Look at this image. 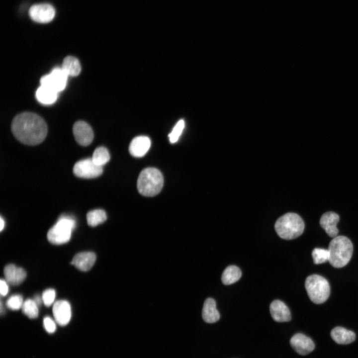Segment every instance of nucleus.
<instances>
[{
  "instance_id": "obj_1",
  "label": "nucleus",
  "mask_w": 358,
  "mask_h": 358,
  "mask_svg": "<svg viewBox=\"0 0 358 358\" xmlns=\"http://www.w3.org/2000/svg\"><path fill=\"white\" fill-rule=\"evenodd\" d=\"M11 129L19 141L28 145L41 143L47 134V126L44 120L38 114L30 112L16 115L11 122Z\"/></svg>"
},
{
  "instance_id": "obj_2",
  "label": "nucleus",
  "mask_w": 358,
  "mask_h": 358,
  "mask_svg": "<svg viewBox=\"0 0 358 358\" xmlns=\"http://www.w3.org/2000/svg\"><path fill=\"white\" fill-rule=\"evenodd\" d=\"M328 250V262L333 267L340 268L346 266L350 261L353 252V246L349 238L339 236L332 240Z\"/></svg>"
},
{
  "instance_id": "obj_3",
  "label": "nucleus",
  "mask_w": 358,
  "mask_h": 358,
  "mask_svg": "<svg viewBox=\"0 0 358 358\" xmlns=\"http://www.w3.org/2000/svg\"><path fill=\"white\" fill-rule=\"evenodd\" d=\"M274 228L281 238L291 240L297 238L302 234L304 229V223L299 215L289 212L282 215L276 220Z\"/></svg>"
},
{
  "instance_id": "obj_4",
  "label": "nucleus",
  "mask_w": 358,
  "mask_h": 358,
  "mask_svg": "<svg viewBox=\"0 0 358 358\" xmlns=\"http://www.w3.org/2000/svg\"><path fill=\"white\" fill-rule=\"evenodd\" d=\"M163 183L161 172L156 168H148L144 169L138 177L137 189L144 196H153L160 192Z\"/></svg>"
},
{
  "instance_id": "obj_5",
  "label": "nucleus",
  "mask_w": 358,
  "mask_h": 358,
  "mask_svg": "<svg viewBox=\"0 0 358 358\" xmlns=\"http://www.w3.org/2000/svg\"><path fill=\"white\" fill-rule=\"evenodd\" d=\"M305 287L310 299L314 303H323L329 297V284L322 276L312 274L308 276L305 280Z\"/></svg>"
},
{
  "instance_id": "obj_6",
  "label": "nucleus",
  "mask_w": 358,
  "mask_h": 358,
  "mask_svg": "<svg viewBox=\"0 0 358 358\" xmlns=\"http://www.w3.org/2000/svg\"><path fill=\"white\" fill-rule=\"evenodd\" d=\"M76 226L74 219L69 216H62L50 228L47 233V239L52 244L60 245L68 242L72 232Z\"/></svg>"
},
{
  "instance_id": "obj_7",
  "label": "nucleus",
  "mask_w": 358,
  "mask_h": 358,
  "mask_svg": "<svg viewBox=\"0 0 358 358\" xmlns=\"http://www.w3.org/2000/svg\"><path fill=\"white\" fill-rule=\"evenodd\" d=\"M68 76L61 68L57 67L51 72L42 76L40 80L41 85L50 88L58 93L66 88Z\"/></svg>"
},
{
  "instance_id": "obj_8",
  "label": "nucleus",
  "mask_w": 358,
  "mask_h": 358,
  "mask_svg": "<svg viewBox=\"0 0 358 358\" xmlns=\"http://www.w3.org/2000/svg\"><path fill=\"white\" fill-rule=\"evenodd\" d=\"M102 172V167L95 164L91 158L80 160L76 163L73 167L74 174L79 178H95L100 176Z\"/></svg>"
},
{
  "instance_id": "obj_9",
  "label": "nucleus",
  "mask_w": 358,
  "mask_h": 358,
  "mask_svg": "<svg viewBox=\"0 0 358 358\" xmlns=\"http://www.w3.org/2000/svg\"><path fill=\"white\" fill-rule=\"evenodd\" d=\"M29 15L33 21L45 23L53 20L55 15V10L53 6L48 3L36 4L30 7Z\"/></svg>"
},
{
  "instance_id": "obj_10",
  "label": "nucleus",
  "mask_w": 358,
  "mask_h": 358,
  "mask_svg": "<svg viewBox=\"0 0 358 358\" xmlns=\"http://www.w3.org/2000/svg\"><path fill=\"white\" fill-rule=\"evenodd\" d=\"M74 136L77 143L81 146H87L93 139V132L91 126L84 121L75 122L73 127Z\"/></svg>"
},
{
  "instance_id": "obj_11",
  "label": "nucleus",
  "mask_w": 358,
  "mask_h": 358,
  "mask_svg": "<svg viewBox=\"0 0 358 358\" xmlns=\"http://www.w3.org/2000/svg\"><path fill=\"white\" fill-rule=\"evenodd\" d=\"M290 344L293 350L300 355H307L315 348L312 339L301 333L293 335L290 339Z\"/></svg>"
},
{
  "instance_id": "obj_12",
  "label": "nucleus",
  "mask_w": 358,
  "mask_h": 358,
  "mask_svg": "<svg viewBox=\"0 0 358 358\" xmlns=\"http://www.w3.org/2000/svg\"><path fill=\"white\" fill-rule=\"evenodd\" d=\"M53 313L56 322L61 326H65L71 319V306L66 300H58L53 305Z\"/></svg>"
},
{
  "instance_id": "obj_13",
  "label": "nucleus",
  "mask_w": 358,
  "mask_h": 358,
  "mask_svg": "<svg viewBox=\"0 0 358 358\" xmlns=\"http://www.w3.org/2000/svg\"><path fill=\"white\" fill-rule=\"evenodd\" d=\"M339 220V216L335 212H326L321 216L320 225L330 237L335 238L339 232L337 225Z\"/></svg>"
},
{
  "instance_id": "obj_14",
  "label": "nucleus",
  "mask_w": 358,
  "mask_h": 358,
  "mask_svg": "<svg viewBox=\"0 0 358 358\" xmlns=\"http://www.w3.org/2000/svg\"><path fill=\"white\" fill-rule=\"evenodd\" d=\"M269 310L272 319L276 322H288L291 320L289 308L279 300H274L271 303Z\"/></svg>"
},
{
  "instance_id": "obj_15",
  "label": "nucleus",
  "mask_w": 358,
  "mask_h": 358,
  "mask_svg": "<svg viewBox=\"0 0 358 358\" xmlns=\"http://www.w3.org/2000/svg\"><path fill=\"white\" fill-rule=\"evenodd\" d=\"M151 146V141L149 137L140 136L134 138L131 142L129 151L135 157H142L148 151Z\"/></svg>"
},
{
  "instance_id": "obj_16",
  "label": "nucleus",
  "mask_w": 358,
  "mask_h": 358,
  "mask_svg": "<svg viewBox=\"0 0 358 358\" xmlns=\"http://www.w3.org/2000/svg\"><path fill=\"white\" fill-rule=\"evenodd\" d=\"M95 260L96 255L94 253L82 252L76 254L74 257L71 264L75 266L81 271H86L92 268Z\"/></svg>"
},
{
  "instance_id": "obj_17",
  "label": "nucleus",
  "mask_w": 358,
  "mask_h": 358,
  "mask_svg": "<svg viewBox=\"0 0 358 358\" xmlns=\"http://www.w3.org/2000/svg\"><path fill=\"white\" fill-rule=\"evenodd\" d=\"M5 279L8 283L13 285L20 284L25 278V271L21 268L13 264L6 265L3 270Z\"/></svg>"
},
{
  "instance_id": "obj_18",
  "label": "nucleus",
  "mask_w": 358,
  "mask_h": 358,
  "mask_svg": "<svg viewBox=\"0 0 358 358\" xmlns=\"http://www.w3.org/2000/svg\"><path fill=\"white\" fill-rule=\"evenodd\" d=\"M203 320L206 323H213L220 318V314L216 308L215 301L211 298H207L204 303L202 311Z\"/></svg>"
},
{
  "instance_id": "obj_19",
  "label": "nucleus",
  "mask_w": 358,
  "mask_h": 358,
  "mask_svg": "<svg viewBox=\"0 0 358 358\" xmlns=\"http://www.w3.org/2000/svg\"><path fill=\"white\" fill-rule=\"evenodd\" d=\"M331 336L333 340L338 344H349L356 339L355 333L342 327L334 328L331 332Z\"/></svg>"
},
{
  "instance_id": "obj_20",
  "label": "nucleus",
  "mask_w": 358,
  "mask_h": 358,
  "mask_svg": "<svg viewBox=\"0 0 358 358\" xmlns=\"http://www.w3.org/2000/svg\"><path fill=\"white\" fill-rule=\"evenodd\" d=\"M58 92L46 86L40 85L37 89L35 96L37 100L44 105L54 103L57 99Z\"/></svg>"
},
{
  "instance_id": "obj_21",
  "label": "nucleus",
  "mask_w": 358,
  "mask_h": 358,
  "mask_svg": "<svg viewBox=\"0 0 358 358\" xmlns=\"http://www.w3.org/2000/svg\"><path fill=\"white\" fill-rule=\"evenodd\" d=\"M61 68L68 76H77L81 71V64L78 59L71 56L64 59Z\"/></svg>"
},
{
  "instance_id": "obj_22",
  "label": "nucleus",
  "mask_w": 358,
  "mask_h": 358,
  "mask_svg": "<svg viewBox=\"0 0 358 358\" xmlns=\"http://www.w3.org/2000/svg\"><path fill=\"white\" fill-rule=\"evenodd\" d=\"M242 272L237 267L231 265L227 267L222 273L221 280L225 285H229L237 281L241 277Z\"/></svg>"
},
{
  "instance_id": "obj_23",
  "label": "nucleus",
  "mask_w": 358,
  "mask_h": 358,
  "mask_svg": "<svg viewBox=\"0 0 358 358\" xmlns=\"http://www.w3.org/2000/svg\"><path fill=\"white\" fill-rule=\"evenodd\" d=\"M106 219V213L102 209H95L90 211L87 215L88 224L91 227H95L102 223Z\"/></svg>"
},
{
  "instance_id": "obj_24",
  "label": "nucleus",
  "mask_w": 358,
  "mask_h": 358,
  "mask_svg": "<svg viewBox=\"0 0 358 358\" xmlns=\"http://www.w3.org/2000/svg\"><path fill=\"white\" fill-rule=\"evenodd\" d=\"M91 159L97 165L103 167L110 160V155L106 148L98 147L94 150Z\"/></svg>"
},
{
  "instance_id": "obj_25",
  "label": "nucleus",
  "mask_w": 358,
  "mask_h": 358,
  "mask_svg": "<svg viewBox=\"0 0 358 358\" xmlns=\"http://www.w3.org/2000/svg\"><path fill=\"white\" fill-rule=\"evenodd\" d=\"M34 300L27 299L25 301L22 306V311L30 318H35L38 315V309Z\"/></svg>"
},
{
  "instance_id": "obj_26",
  "label": "nucleus",
  "mask_w": 358,
  "mask_h": 358,
  "mask_svg": "<svg viewBox=\"0 0 358 358\" xmlns=\"http://www.w3.org/2000/svg\"><path fill=\"white\" fill-rule=\"evenodd\" d=\"M312 256L315 264L324 263L329 261V252L328 249L315 248L312 252Z\"/></svg>"
},
{
  "instance_id": "obj_27",
  "label": "nucleus",
  "mask_w": 358,
  "mask_h": 358,
  "mask_svg": "<svg viewBox=\"0 0 358 358\" xmlns=\"http://www.w3.org/2000/svg\"><path fill=\"white\" fill-rule=\"evenodd\" d=\"M184 127V120H179L174 126L172 132L169 134V140L171 143H176L181 134Z\"/></svg>"
},
{
  "instance_id": "obj_28",
  "label": "nucleus",
  "mask_w": 358,
  "mask_h": 358,
  "mask_svg": "<svg viewBox=\"0 0 358 358\" xmlns=\"http://www.w3.org/2000/svg\"><path fill=\"white\" fill-rule=\"evenodd\" d=\"M6 306L13 310L19 309L23 305V299L20 295H14L10 297L6 303Z\"/></svg>"
},
{
  "instance_id": "obj_29",
  "label": "nucleus",
  "mask_w": 358,
  "mask_h": 358,
  "mask_svg": "<svg viewBox=\"0 0 358 358\" xmlns=\"http://www.w3.org/2000/svg\"><path fill=\"white\" fill-rule=\"evenodd\" d=\"M55 296V291L52 289H48L43 292L42 299L44 304L48 307L54 301Z\"/></svg>"
},
{
  "instance_id": "obj_30",
  "label": "nucleus",
  "mask_w": 358,
  "mask_h": 358,
  "mask_svg": "<svg viewBox=\"0 0 358 358\" xmlns=\"http://www.w3.org/2000/svg\"><path fill=\"white\" fill-rule=\"evenodd\" d=\"M43 324L45 330L49 333L54 332L56 326L54 321L50 317H46L43 320Z\"/></svg>"
},
{
  "instance_id": "obj_31",
  "label": "nucleus",
  "mask_w": 358,
  "mask_h": 358,
  "mask_svg": "<svg viewBox=\"0 0 358 358\" xmlns=\"http://www.w3.org/2000/svg\"><path fill=\"white\" fill-rule=\"evenodd\" d=\"M0 294L2 296H5L8 291V287L6 281L2 279H0Z\"/></svg>"
},
{
  "instance_id": "obj_32",
  "label": "nucleus",
  "mask_w": 358,
  "mask_h": 358,
  "mask_svg": "<svg viewBox=\"0 0 358 358\" xmlns=\"http://www.w3.org/2000/svg\"><path fill=\"white\" fill-rule=\"evenodd\" d=\"M34 301L36 303L37 306L40 305L41 303V300L40 299V297L38 295H36L34 297Z\"/></svg>"
},
{
  "instance_id": "obj_33",
  "label": "nucleus",
  "mask_w": 358,
  "mask_h": 358,
  "mask_svg": "<svg viewBox=\"0 0 358 358\" xmlns=\"http://www.w3.org/2000/svg\"><path fill=\"white\" fill-rule=\"evenodd\" d=\"M4 226V221L3 219L0 217V230L1 231Z\"/></svg>"
}]
</instances>
